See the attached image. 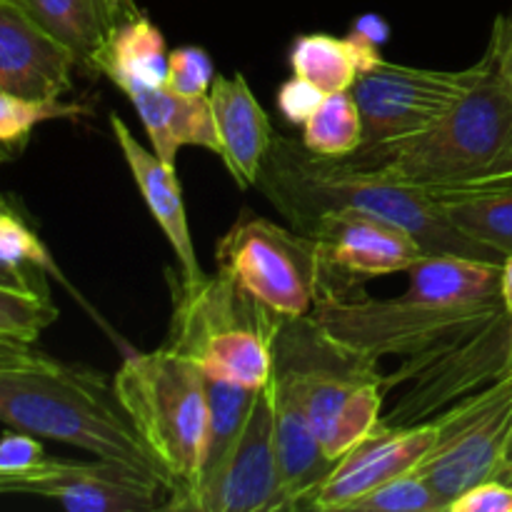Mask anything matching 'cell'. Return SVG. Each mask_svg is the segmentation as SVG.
Instances as JSON below:
<instances>
[{"instance_id": "6da1fadb", "label": "cell", "mask_w": 512, "mask_h": 512, "mask_svg": "<svg viewBox=\"0 0 512 512\" xmlns=\"http://www.w3.org/2000/svg\"><path fill=\"white\" fill-rule=\"evenodd\" d=\"M503 263L463 255H425L395 298H325L320 328L365 358H413L458 330L490 318L503 303Z\"/></svg>"}, {"instance_id": "7a4b0ae2", "label": "cell", "mask_w": 512, "mask_h": 512, "mask_svg": "<svg viewBox=\"0 0 512 512\" xmlns=\"http://www.w3.org/2000/svg\"><path fill=\"white\" fill-rule=\"evenodd\" d=\"M255 188L300 233H308L325 213L345 210L400 225L430 255L493 260L445 220L433 193L358 168L350 160L318 158L303 140L275 135Z\"/></svg>"}, {"instance_id": "3957f363", "label": "cell", "mask_w": 512, "mask_h": 512, "mask_svg": "<svg viewBox=\"0 0 512 512\" xmlns=\"http://www.w3.org/2000/svg\"><path fill=\"white\" fill-rule=\"evenodd\" d=\"M478 63L480 73L468 93L433 125L395 143L360 148L343 160L428 193L508 183L512 93L490 50Z\"/></svg>"}, {"instance_id": "277c9868", "label": "cell", "mask_w": 512, "mask_h": 512, "mask_svg": "<svg viewBox=\"0 0 512 512\" xmlns=\"http://www.w3.org/2000/svg\"><path fill=\"white\" fill-rule=\"evenodd\" d=\"M0 423L35 438L73 445L165 485L163 470L133 430L115 390L90 370L70 368L53 358L0 370Z\"/></svg>"}, {"instance_id": "5b68a950", "label": "cell", "mask_w": 512, "mask_h": 512, "mask_svg": "<svg viewBox=\"0 0 512 512\" xmlns=\"http://www.w3.org/2000/svg\"><path fill=\"white\" fill-rule=\"evenodd\" d=\"M115 398L163 470L168 510H195L208 438V375L170 348L133 353L113 378Z\"/></svg>"}, {"instance_id": "8992f818", "label": "cell", "mask_w": 512, "mask_h": 512, "mask_svg": "<svg viewBox=\"0 0 512 512\" xmlns=\"http://www.w3.org/2000/svg\"><path fill=\"white\" fill-rule=\"evenodd\" d=\"M378 363L330 338L313 315L280 320L273 375L293 385L335 463L383 423V400L393 385Z\"/></svg>"}, {"instance_id": "52a82bcc", "label": "cell", "mask_w": 512, "mask_h": 512, "mask_svg": "<svg viewBox=\"0 0 512 512\" xmlns=\"http://www.w3.org/2000/svg\"><path fill=\"white\" fill-rule=\"evenodd\" d=\"M278 315L228 273L198 283L173 278V315L165 348L193 360L208 378L258 390L273 378Z\"/></svg>"}, {"instance_id": "ba28073f", "label": "cell", "mask_w": 512, "mask_h": 512, "mask_svg": "<svg viewBox=\"0 0 512 512\" xmlns=\"http://www.w3.org/2000/svg\"><path fill=\"white\" fill-rule=\"evenodd\" d=\"M215 265L278 318H305L328 298L325 265L313 235L243 215L215 248Z\"/></svg>"}, {"instance_id": "9c48e42d", "label": "cell", "mask_w": 512, "mask_h": 512, "mask_svg": "<svg viewBox=\"0 0 512 512\" xmlns=\"http://www.w3.org/2000/svg\"><path fill=\"white\" fill-rule=\"evenodd\" d=\"M508 373H512V313L503 308L425 353L405 358L403 368L388 378L393 388L410 383V390L383 415V425L423 423Z\"/></svg>"}, {"instance_id": "30bf717a", "label": "cell", "mask_w": 512, "mask_h": 512, "mask_svg": "<svg viewBox=\"0 0 512 512\" xmlns=\"http://www.w3.org/2000/svg\"><path fill=\"white\" fill-rule=\"evenodd\" d=\"M438 425V445L418 473L450 510L458 495L503 470L512 435V373L443 410Z\"/></svg>"}, {"instance_id": "8fae6325", "label": "cell", "mask_w": 512, "mask_h": 512, "mask_svg": "<svg viewBox=\"0 0 512 512\" xmlns=\"http://www.w3.org/2000/svg\"><path fill=\"white\" fill-rule=\"evenodd\" d=\"M480 63L465 70H428L380 60L353 83L363 115V148L395 143L420 133L448 113L470 90Z\"/></svg>"}, {"instance_id": "7c38bea8", "label": "cell", "mask_w": 512, "mask_h": 512, "mask_svg": "<svg viewBox=\"0 0 512 512\" xmlns=\"http://www.w3.org/2000/svg\"><path fill=\"white\" fill-rule=\"evenodd\" d=\"M305 235L318 243L328 298H345L363 280L408 273L428 255L413 233L365 213H325Z\"/></svg>"}, {"instance_id": "4fadbf2b", "label": "cell", "mask_w": 512, "mask_h": 512, "mask_svg": "<svg viewBox=\"0 0 512 512\" xmlns=\"http://www.w3.org/2000/svg\"><path fill=\"white\" fill-rule=\"evenodd\" d=\"M278 450H275V388L255 390L248 420L228 458L198 500V512H280Z\"/></svg>"}, {"instance_id": "5bb4252c", "label": "cell", "mask_w": 512, "mask_h": 512, "mask_svg": "<svg viewBox=\"0 0 512 512\" xmlns=\"http://www.w3.org/2000/svg\"><path fill=\"white\" fill-rule=\"evenodd\" d=\"M10 493H30L70 512H150L168 508V488L133 468L98 458L95 463L45 458L20 475Z\"/></svg>"}, {"instance_id": "9a60e30c", "label": "cell", "mask_w": 512, "mask_h": 512, "mask_svg": "<svg viewBox=\"0 0 512 512\" xmlns=\"http://www.w3.org/2000/svg\"><path fill=\"white\" fill-rule=\"evenodd\" d=\"M438 440V418L415 425H398V428L380 423L368 438L360 440L335 463L333 473L315 493L310 510H348V505L360 495L370 493L398 475L418 470L420 463L433 453Z\"/></svg>"}, {"instance_id": "2e32d148", "label": "cell", "mask_w": 512, "mask_h": 512, "mask_svg": "<svg viewBox=\"0 0 512 512\" xmlns=\"http://www.w3.org/2000/svg\"><path fill=\"white\" fill-rule=\"evenodd\" d=\"M78 58L15 0H0V93L60 100Z\"/></svg>"}, {"instance_id": "e0dca14e", "label": "cell", "mask_w": 512, "mask_h": 512, "mask_svg": "<svg viewBox=\"0 0 512 512\" xmlns=\"http://www.w3.org/2000/svg\"><path fill=\"white\" fill-rule=\"evenodd\" d=\"M108 120L118 150L123 153L125 165H128L130 175H133L135 188L140 190V198L145 200L155 225L163 230L165 240L173 248L175 263H178V275L175 278L183 280V283H198L205 273L200 268L198 253H195L188 213H185L183 190H180L175 168L165 165L155 155V150H148L143 143H138V138L125 125L123 118L110 113Z\"/></svg>"}, {"instance_id": "ac0fdd59", "label": "cell", "mask_w": 512, "mask_h": 512, "mask_svg": "<svg viewBox=\"0 0 512 512\" xmlns=\"http://www.w3.org/2000/svg\"><path fill=\"white\" fill-rule=\"evenodd\" d=\"M208 98L218 130V158L240 190L255 188L265 155L275 140L268 113L243 73L215 75Z\"/></svg>"}, {"instance_id": "d6986e66", "label": "cell", "mask_w": 512, "mask_h": 512, "mask_svg": "<svg viewBox=\"0 0 512 512\" xmlns=\"http://www.w3.org/2000/svg\"><path fill=\"white\" fill-rule=\"evenodd\" d=\"M275 450H278L283 510L310 508L320 485L333 473L335 460L325 455L303 400L293 385L275 378Z\"/></svg>"}, {"instance_id": "ffe728a7", "label": "cell", "mask_w": 512, "mask_h": 512, "mask_svg": "<svg viewBox=\"0 0 512 512\" xmlns=\"http://www.w3.org/2000/svg\"><path fill=\"white\" fill-rule=\"evenodd\" d=\"M120 90L133 103L155 155L165 165L175 168L178 150L188 148V145H198V148L220 155L218 130H215L208 95L185 98L165 85L140 83H125Z\"/></svg>"}, {"instance_id": "44dd1931", "label": "cell", "mask_w": 512, "mask_h": 512, "mask_svg": "<svg viewBox=\"0 0 512 512\" xmlns=\"http://www.w3.org/2000/svg\"><path fill=\"white\" fill-rule=\"evenodd\" d=\"M95 75L105 45L143 10L135 0H15Z\"/></svg>"}, {"instance_id": "7402d4cb", "label": "cell", "mask_w": 512, "mask_h": 512, "mask_svg": "<svg viewBox=\"0 0 512 512\" xmlns=\"http://www.w3.org/2000/svg\"><path fill=\"white\" fill-rule=\"evenodd\" d=\"M450 225L493 260L512 255V185L493 183L480 188L433 193Z\"/></svg>"}, {"instance_id": "603a6c76", "label": "cell", "mask_w": 512, "mask_h": 512, "mask_svg": "<svg viewBox=\"0 0 512 512\" xmlns=\"http://www.w3.org/2000/svg\"><path fill=\"white\" fill-rule=\"evenodd\" d=\"M168 45L158 25L140 13L115 30L98 60L95 75H105L118 88L125 83L165 85L168 78Z\"/></svg>"}, {"instance_id": "cb8c5ba5", "label": "cell", "mask_w": 512, "mask_h": 512, "mask_svg": "<svg viewBox=\"0 0 512 512\" xmlns=\"http://www.w3.org/2000/svg\"><path fill=\"white\" fill-rule=\"evenodd\" d=\"M253 395L255 390L243 388L238 383L208 378V438H205L203 463H200L198 500L238 440L240 430L248 420ZM195 512H198V505H195Z\"/></svg>"}, {"instance_id": "d4e9b609", "label": "cell", "mask_w": 512, "mask_h": 512, "mask_svg": "<svg viewBox=\"0 0 512 512\" xmlns=\"http://www.w3.org/2000/svg\"><path fill=\"white\" fill-rule=\"evenodd\" d=\"M288 63L293 75L315 83L325 95L350 90L360 75L358 53L348 35L345 38L328 33L298 35L290 45Z\"/></svg>"}, {"instance_id": "484cf974", "label": "cell", "mask_w": 512, "mask_h": 512, "mask_svg": "<svg viewBox=\"0 0 512 512\" xmlns=\"http://www.w3.org/2000/svg\"><path fill=\"white\" fill-rule=\"evenodd\" d=\"M303 145L318 158L343 160L363 148V115L353 93L325 95L320 108L305 120Z\"/></svg>"}, {"instance_id": "4316f807", "label": "cell", "mask_w": 512, "mask_h": 512, "mask_svg": "<svg viewBox=\"0 0 512 512\" xmlns=\"http://www.w3.org/2000/svg\"><path fill=\"white\" fill-rule=\"evenodd\" d=\"M85 108L78 103H63V100H35L23 95L0 93V150L23 148L30 140L33 130L48 120L78 118Z\"/></svg>"}, {"instance_id": "83f0119b", "label": "cell", "mask_w": 512, "mask_h": 512, "mask_svg": "<svg viewBox=\"0 0 512 512\" xmlns=\"http://www.w3.org/2000/svg\"><path fill=\"white\" fill-rule=\"evenodd\" d=\"M350 512H448L433 485L413 470L378 485L348 505Z\"/></svg>"}, {"instance_id": "f1b7e54d", "label": "cell", "mask_w": 512, "mask_h": 512, "mask_svg": "<svg viewBox=\"0 0 512 512\" xmlns=\"http://www.w3.org/2000/svg\"><path fill=\"white\" fill-rule=\"evenodd\" d=\"M58 308L43 290H18L0 285V335L35 343L55 323Z\"/></svg>"}, {"instance_id": "f546056e", "label": "cell", "mask_w": 512, "mask_h": 512, "mask_svg": "<svg viewBox=\"0 0 512 512\" xmlns=\"http://www.w3.org/2000/svg\"><path fill=\"white\" fill-rule=\"evenodd\" d=\"M0 265L10 270H38V273L58 275L48 248L38 235L5 205H0Z\"/></svg>"}, {"instance_id": "4dcf8cb0", "label": "cell", "mask_w": 512, "mask_h": 512, "mask_svg": "<svg viewBox=\"0 0 512 512\" xmlns=\"http://www.w3.org/2000/svg\"><path fill=\"white\" fill-rule=\"evenodd\" d=\"M215 80V65L208 50L200 45H180L168 53V78L165 88L185 98H200L210 93Z\"/></svg>"}, {"instance_id": "1f68e13d", "label": "cell", "mask_w": 512, "mask_h": 512, "mask_svg": "<svg viewBox=\"0 0 512 512\" xmlns=\"http://www.w3.org/2000/svg\"><path fill=\"white\" fill-rule=\"evenodd\" d=\"M325 100V93L310 80L300 78V75H293L290 80H285L283 85L278 88V103L280 115L288 120L290 125H300L303 128L305 120L320 108V103Z\"/></svg>"}, {"instance_id": "d6a6232c", "label": "cell", "mask_w": 512, "mask_h": 512, "mask_svg": "<svg viewBox=\"0 0 512 512\" xmlns=\"http://www.w3.org/2000/svg\"><path fill=\"white\" fill-rule=\"evenodd\" d=\"M448 512H512V483L503 478L483 480L458 495Z\"/></svg>"}, {"instance_id": "836d02e7", "label": "cell", "mask_w": 512, "mask_h": 512, "mask_svg": "<svg viewBox=\"0 0 512 512\" xmlns=\"http://www.w3.org/2000/svg\"><path fill=\"white\" fill-rule=\"evenodd\" d=\"M488 50L493 53L495 68H498L500 78L512 93V13L498 15L493 25V35H490Z\"/></svg>"}, {"instance_id": "e575fe53", "label": "cell", "mask_w": 512, "mask_h": 512, "mask_svg": "<svg viewBox=\"0 0 512 512\" xmlns=\"http://www.w3.org/2000/svg\"><path fill=\"white\" fill-rule=\"evenodd\" d=\"M45 360H48V355L38 353V350L33 348V343L0 335V370L25 368V365H38L45 363Z\"/></svg>"}, {"instance_id": "d590c367", "label": "cell", "mask_w": 512, "mask_h": 512, "mask_svg": "<svg viewBox=\"0 0 512 512\" xmlns=\"http://www.w3.org/2000/svg\"><path fill=\"white\" fill-rule=\"evenodd\" d=\"M348 35H355V38L365 40V43H370V45H378L380 48V45L388 40L390 28H388V23L380 18V15H363V18L355 20Z\"/></svg>"}, {"instance_id": "8d00e7d4", "label": "cell", "mask_w": 512, "mask_h": 512, "mask_svg": "<svg viewBox=\"0 0 512 512\" xmlns=\"http://www.w3.org/2000/svg\"><path fill=\"white\" fill-rule=\"evenodd\" d=\"M0 285H8V288H18V290H38L33 280H30V273L3 268V265H0Z\"/></svg>"}, {"instance_id": "74e56055", "label": "cell", "mask_w": 512, "mask_h": 512, "mask_svg": "<svg viewBox=\"0 0 512 512\" xmlns=\"http://www.w3.org/2000/svg\"><path fill=\"white\" fill-rule=\"evenodd\" d=\"M500 288H503L505 308L512 313V255L503 260V283H500Z\"/></svg>"}, {"instance_id": "f35d334b", "label": "cell", "mask_w": 512, "mask_h": 512, "mask_svg": "<svg viewBox=\"0 0 512 512\" xmlns=\"http://www.w3.org/2000/svg\"><path fill=\"white\" fill-rule=\"evenodd\" d=\"M498 478H503V480H508V483H512V465H505V468L498 473Z\"/></svg>"}, {"instance_id": "ab89813d", "label": "cell", "mask_w": 512, "mask_h": 512, "mask_svg": "<svg viewBox=\"0 0 512 512\" xmlns=\"http://www.w3.org/2000/svg\"><path fill=\"white\" fill-rule=\"evenodd\" d=\"M505 465H512V435H510V443H508V455H505Z\"/></svg>"}, {"instance_id": "60d3db41", "label": "cell", "mask_w": 512, "mask_h": 512, "mask_svg": "<svg viewBox=\"0 0 512 512\" xmlns=\"http://www.w3.org/2000/svg\"><path fill=\"white\" fill-rule=\"evenodd\" d=\"M0 205H3V200H0Z\"/></svg>"}]
</instances>
